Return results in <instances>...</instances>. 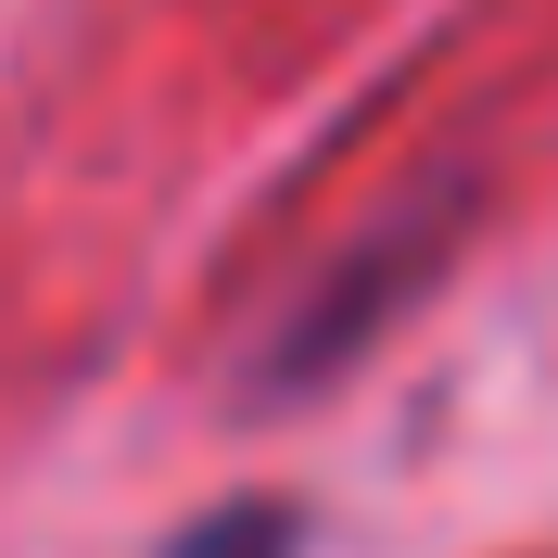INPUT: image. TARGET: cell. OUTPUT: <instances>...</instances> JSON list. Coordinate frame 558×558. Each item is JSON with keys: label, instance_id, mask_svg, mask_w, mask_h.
Wrapping results in <instances>:
<instances>
[{"label": "cell", "instance_id": "6da1fadb", "mask_svg": "<svg viewBox=\"0 0 558 558\" xmlns=\"http://www.w3.org/2000/svg\"><path fill=\"white\" fill-rule=\"evenodd\" d=\"M191 558H292V521L279 508H229V521L191 533Z\"/></svg>", "mask_w": 558, "mask_h": 558}]
</instances>
